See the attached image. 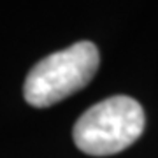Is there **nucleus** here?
Segmentation results:
<instances>
[{
    "instance_id": "1",
    "label": "nucleus",
    "mask_w": 158,
    "mask_h": 158,
    "mask_svg": "<svg viewBox=\"0 0 158 158\" xmlns=\"http://www.w3.org/2000/svg\"><path fill=\"white\" fill-rule=\"evenodd\" d=\"M98 49L90 40L42 58L28 72L23 86L25 100L34 107H49L90 83L98 70Z\"/></svg>"
},
{
    "instance_id": "2",
    "label": "nucleus",
    "mask_w": 158,
    "mask_h": 158,
    "mask_svg": "<svg viewBox=\"0 0 158 158\" xmlns=\"http://www.w3.org/2000/svg\"><path fill=\"white\" fill-rule=\"evenodd\" d=\"M144 111L132 97L116 95L91 106L74 125V142L86 155L109 156L141 137Z\"/></svg>"
}]
</instances>
